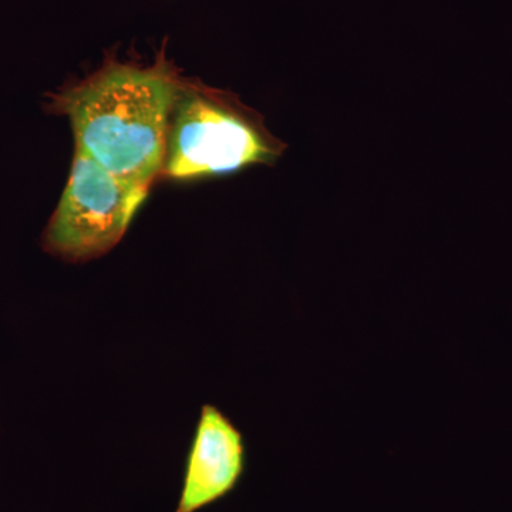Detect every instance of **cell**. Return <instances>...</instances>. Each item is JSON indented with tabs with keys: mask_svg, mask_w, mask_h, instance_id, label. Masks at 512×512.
Masks as SVG:
<instances>
[{
	"mask_svg": "<svg viewBox=\"0 0 512 512\" xmlns=\"http://www.w3.org/2000/svg\"><path fill=\"white\" fill-rule=\"evenodd\" d=\"M183 83L163 53L153 66H103L77 86L50 94L46 109L72 124L77 150L111 174L146 185L163 171L171 116Z\"/></svg>",
	"mask_w": 512,
	"mask_h": 512,
	"instance_id": "6da1fadb",
	"label": "cell"
},
{
	"mask_svg": "<svg viewBox=\"0 0 512 512\" xmlns=\"http://www.w3.org/2000/svg\"><path fill=\"white\" fill-rule=\"evenodd\" d=\"M148 187L124 180L83 151L43 234V248L70 262L100 258L126 235Z\"/></svg>",
	"mask_w": 512,
	"mask_h": 512,
	"instance_id": "3957f363",
	"label": "cell"
},
{
	"mask_svg": "<svg viewBox=\"0 0 512 512\" xmlns=\"http://www.w3.org/2000/svg\"><path fill=\"white\" fill-rule=\"evenodd\" d=\"M245 461L241 430L218 407L205 404L188 454L177 512H197L231 493L244 474Z\"/></svg>",
	"mask_w": 512,
	"mask_h": 512,
	"instance_id": "277c9868",
	"label": "cell"
},
{
	"mask_svg": "<svg viewBox=\"0 0 512 512\" xmlns=\"http://www.w3.org/2000/svg\"><path fill=\"white\" fill-rule=\"evenodd\" d=\"M285 146L262 120L229 94L181 90L171 116L163 171L165 177H211L251 165H272Z\"/></svg>",
	"mask_w": 512,
	"mask_h": 512,
	"instance_id": "7a4b0ae2",
	"label": "cell"
}]
</instances>
